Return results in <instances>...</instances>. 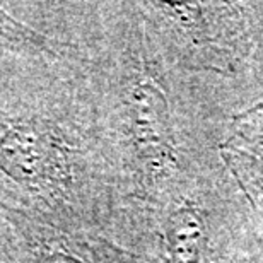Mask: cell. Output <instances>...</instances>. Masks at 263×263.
Masks as SVG:
<instances>
[{"instance_id":"6da1fadb","label":"cell","mask_w":263,"mask_h":263,"mask_svg":"<svg viewBox=\"0 0 263 263\" xmlns=\"http://www.w3.org/2000/svg\"><path fill=\"white\" fill-rule=\"evenodd\" d=\"M46 164L45 142L28 125H15L0 139V167L15 181H33Z\"/></svg>"}]
</instances>
